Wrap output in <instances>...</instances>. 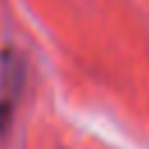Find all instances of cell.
Returning <instances> with one entry per match:
<instances>
[{"label":"cell","mask_w":149,"mask_h":149,"mask_svg":"<svg viewBox=\"0 0 149 149\" xmlns=\"http://www.w3.org/2000/svg\"><path fill=\"white\" fill-rule=\"evenodd\" d=\"M26 70L21 56H16L12 49H5L0 54V133L7 130L14 107L21 98Z\"/></svg>","instance_id":"cell-1"}]
</instances>
